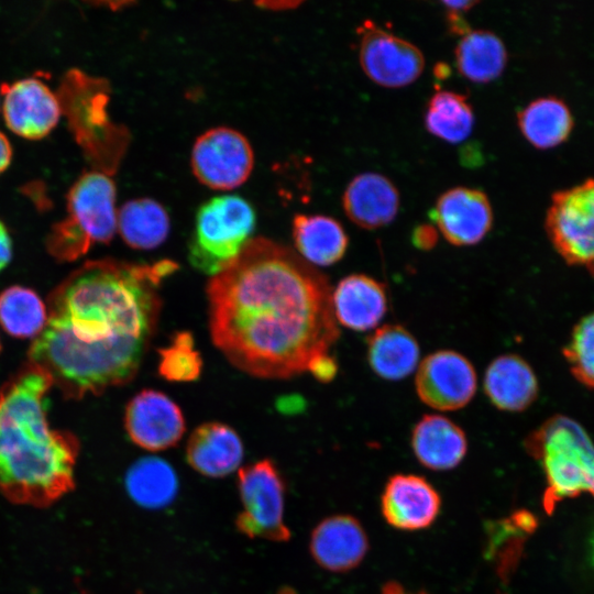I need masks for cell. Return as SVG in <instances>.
<instances>
[{
    "label": "cell",
    "mask_w": 594,
    "mask_h": 594,
    "mask_svg": "<svg viewBox=\"0 0 594 594\" xmlns=\"http://www.w3.org/2000/svg\"><path fill=\"white\" fill-rule=\"evenodd\" d=\"M1 94V92H0Z\"/></svg>",
    "instance_id": "ab89813d"
},
{
    "label": "cell",
    "mask_w": 594,
    "mask_h": 594,
    "mask_svg": "<svg viewBox=\"0 0 594 594\" xmlns=\"http://www.w3.org/2000/svg\"><path fill=\"white\" fill-rule=\"evenodd\" d=\"M366 346L370 367L381 378L403 380L419 365V344L402 324L389 323L377 328L367 338Z\"/></svg>",
    "instance_id": "7402d4cb"
},
{
    "label": "cell",
    "mask_w": 594,
    "mask_h": 594,
    "mask_svg": "<svg viewBox=\"0 0 594 594\" xmlns=\"http://www.w3.org/2000/svg\"><path fill=\"white\" fill-rule=\"evenodd\" d=\"M446 9V20L449 32L459 36H463L471 31L468 22L463 18V13L477 4V1L458 0L442 1Z\"/></svg>",
    "instance_id": "1f68e13d"
},
{
    "label": "cell",
    "mask_w": 594,
    "mask_h": 594,
    "mask_svg": "<svg viewBox=\"0 0 594 594\" xmlns=\"http://www.w3.org/2000/svg\"><path fill=\"white\" fill-rule=\"evenodd\" d=\"M292 233L298 255L312 266L339 262L349 245L342 224L329 216L297 213Z\"/></svg>",
    "instance_id": "603a6c76"
},
{
    "label": "cell",
    "mask_w": 594,
    "mask_h": 594,
    "mask_svg": "<svg viewBox=\"0 0 594 594\" xmlns=\"http://www.w3.org/2000/svg\"><path fill=\"white\" fill-rule=\"evenodd\" d=\"M124 428L133 443L155 452L176 446L186 425L180 408L168 396L143 389L127 405Z\"/></svg>",
    "instance_id": "4fadbf2b"
},
{
    "label": "cell",
    "mask_w": 594,
    "mask_h": 594,
    "mask_svg": "<svg viewBox=\"0 0 594 594\" xmlns=\"http://www.w3.org/2000/svg\"><path fill=\"white\" fill-rule=\"evenodd\" d=\"M363 72L380 86L399 88L415 81L424 70L421 51L410 42L366 20L358 29Z\"/></svg>",
    "instance_id": "30bf717a"
},
{
    "label": "cell",
    "mask_w": 594,
    "mask_h": 594,
    "mask_svg": "<svg viewBox=\"0 0 594 594\" xmlns=\"http://www.w3.org/2000/svg\"><path fill=\"white\" fill-rule=\"evenodd\" d=\"M51 377L28 362L0 389V493L16 504L46 506L74 484L78 441L47 418Z\"/></svg>",
    "instance_id": "3957f363"
},
{
    "label": "cell",
    "mask_w": 594,
    "mask_h": 594,
    "mask_svg": "<svg viewBox=\"0 0 594 594\" xmlns=\"http://www.w3.org/2000/svg\"><path fill=\"white\" fill-rule=\"evenodd\" d=\"M1 95L4 123L22 139L35 141L47 136L63 116L58 94L37 77L3 85Z\"/></svg>",
    "instance_id": "7c38bea8"
},
{
    "label": "cell",
    "mask_w": 594,
    "mask_h": 594,
    "mask_svg": "<svg viewBox=\"0 0 594 594\" xmlns=\"http://www.w3.org/2000/svg\"><path fill=\"white\" fill-rule=\"evenodd\" d=\"M337 322L354 331L374 329L387 312L385 286L365 274L343 277L332 292Z\"/></svg>",
    "instance_id": "e0dca14e"
},
{
    "label": "cell",
    "mask_w": 594,
    "mask_h": 594,
    "mask_svg": "<svg viewBox=\"0 0 594 594\" xmlns=\"http://www.w3.org/2000/svg\"><path fill=\"white\" fill-rule=\"evenodd\" d=\"M517 118L522 135L540 150L559 145L568 139L573 128L569 108L554 97L534 100L518 113Z\"/></svg>",
    "instance_id": "484cf974"
},
{
    "label": "cell",
    "mask_w": 594,
    "mask_h": 594,
    "mask_svg": "<svg viewBox=\"0 0 594 594\" xmlns=\"http://www.w3.org/2000/svg\"><path fill=\"white\" fill-rule=\"evenodd\" d=\"M125 488L134 503L158 509L174 501L178 480L174 469L163 459L146 457L134 462L125 475Z\"/></svg>",
    "instance_id": "4316f807"
},
{
    "label": "cell",
    "mask_w": 594,
    "mask_h": 594,
    "mask_svg": "<svg viewBox=\"0 0 594 594\" xmlns=\"http://www.w3.org/2000/svg\"><path fill=\"white\" fill-rule=\"evenodd\" d=\"M238 490L242 510L235 519L237 529L249 538L287 541L290 532L284 520L285 482L276 465L264 459L241 468Z\"/></svg>",
    "instance_id": "52a82bcc"
},
{
    "label": "cell",
    "mask_w": 594,
    "mask_h": 594,
    "mask_svg": "<svg viewBox=\"0 0 594 594\" xmlns=\"http://www.w3.org/2000/svg\"><path fill=\"white\" fill-rule=\"evenodd\" d=\"M206 296L213 344L254 377L302 374L340 334L327 277L267 238H252L211 276Z\"/></svg>",
    "instance_id": "6da1fadb"
},
{
    "label": "cell",
    "mask_w": 594,
    "mask_h": 594,
    "mask_svg": "<svg viewBox=\"0 0 594 594\" xmlns=\"http://www.w3.org/2000/svg\"><path fill=\"white\" fill-rule=\"evenodd\" d=\"M526 449L544 471L548 510L583 492L594 496V443L578 421L563 415L550 417L528 436Z\"/></svg>",
    "instance_id": "5b68a950"
},
{
    "label": "cell",
    "mask_w": 594,
    "mask_h": 594,
    "mask_svg": "<svg viewBox=\"0 0 594 594\" xmlns=\"http://www.w3.org/2000/svg\"><path fill=\"white\" fill-rule=\"evenodd\" d=\"M416 459L427 469L448 471L458 466L468 452L463 429L442 415H425L410 438Z\"/></svg>",
    "instance_id": "44dd1931"
},
{
    "label": "cell",
    "mask_w": 594,
    "mask_h": 594,
    "mask_svg": "<svg viewBox=\"0 0 594 594\" xmlns=\"http://www.w3.org/2000/svg\"><path fill=\"white\" fill-rule=\"evenodd\" d=\"M117 187L112 174L84 172L66 195V217L56 222L45 245L61 262H73L96 243H108L117 231Z\"/></svg>",
    "instance_id": "277c9868"
},
{
    "label": "cell",
    "mask_w": 594,
    "mask_h": 594,
    "mask_svg": "<svg viewBox=\"0 0 594 594\" xmlns=\"http://www.w3.org/2000/svg\"><path fill=\"white\" fill-rule=\"evenodd\" d=\"M563 355L572 375L584 386L594 388V312L575 324Z\"/></svg>",
    "instance_id": "4dcf8cb0"
},
{
    "label": "cell",
    "mask_w": 594,
    "mask_h": 594,
    "mask_svg": "<svg viewBox=\"0 0 594 594\" xmlns=\"http://www.w3.org/2000/svg\"><path fill=\"white\" fill-rule=\"evenodd\" d=\"M170 220L162 204L152 198H135L117 212V231L132 249L152 250L168 237Z\"/></svg>",
    "instance_id": "cb8c5ba5"
},
{
    "label": "cell",
    "mask_w": 594,
    "mask_h": 594,
    "mask_svg": "<svg viewBox=\"0 0 594 594\" xmlns=\"http://www.w3.org/2000/svg\"><path fill=\"white\" fill-rule=\"evenodd\" d=\"M314 377L322 383L330 382L338 372V364L329 353L316 358L308 366Z\"/></svg>",
    "instance_id": "d6a6232c"
},
{
    "label": "cell",
    "mask_w": 594,
    "mask_h": 594,
    "mask_svg": "<svg viewBox=\"0 0 594 594\" xmlns=\"http://www.w3.org/2000/svg\"><path fill=\"white\" fill-rule=\"evenodd\" d=\"M369 540L360 521L350 515H333L321 520L309 541L311 557L330 572H346L358 566L367 553Z\"/></svg>",
    "instance_id": "2e32d148"
},
{
    "label": "cell",
    "mask_w": 594,
    "mask_h": 594,
    "mask_svg": "<svg viewBox=\"0 0 594 594\" xmlns=\"http://www.w3.org/2000/svg\"><path fill=\"white\" fill-rule=\"evenodd\" d=\"M258 6H262L263 8L265 9H268V10H285V9H290V8H296L300 4V2H297V1H282V2H278V1H274V2H270V1H263V2H260L257 3Z\"/></svg>",
    "instance_id": "8d00e7d4"
},
{
    "label": "cell",
    "mask_w": 594,
    "mask_h": 594,
    "mask_svg": "<svg viewBox=\"0 0 594 594\" xmlns=\"http://www.w3.org/2000/svg\"><path fill=\"white\" fill-rule=\"evenodd\" d=\"M384 594H426V593H422V592H418V593L408 592V591L404 590L403 587H400L399 585L391 583V584H387L386 588L384 590Z\"/></svg>",
    "instance_id": "74e56055"
},
{
    "label": "cell",
    "mask_w": 594,
    "mask_h": 594,
    "mask_svg": "<svg viewBox=\"0 0 594 594\" xmlns=\"http://www.w3.org/2000/svg\"><path fill=\"white\" fill-rule=\"evenodd\" d=\"M416 393L427 406L452 411L465 407L474 397L477 378L472 363L453 350L428 354L418 365Z\"/></svg>",
    "instance_id": "8fae6325"
},
{
    "label": "cell",
    "mask_w": 594,
    "mask_h": 594,
    "mask_svg": "<svg viewBox=\"0 0 594 594\" xmlns=\"http://www.w3.org/2000/svg\"><path fill=\"white\" fill-rule=\"evenodd\" d=\"M342 206L354 224L374 230L394 220L399 208V194L387 177L377 173H363L346 186Z\"/></svg>",
    "instance_id": "ac0fdd59"
},
{
    "label": "cell",
    "mask_w": 594,
    "mask_h": 594,
    "mask_svg": "<svg viewBox=\"0 0 594 594\" xmlns=\"http://www.w3.org/2000/svg\"><path fill=\"white\" fill-rule=\"evenodd\" d=\"M546 230L557 252L594 276V179L552 196Z\"/></svg>",
    "instance_id": "ba28073f"
},
{
    "label": "cell",
    "mask_w": 594,
    "mask_h": 594,
    "mask_svg": "<svg viewBox=\"0 0 594 594\" xmlns=\"http://www.w3.org/2000/svg\"><path fill=\"white\" fill-rule=\"evenodd\" d=\"M47 321V306L32 289L11 286L0 293V326L16 338H36Z\"/></svg>",
    "instance_id": "83f0119b"
},
{
    "label": "cell",
    "mask_w": 594,
    "mask_h": 594,
    "mask_svg": "<svg viewBox=\"0 0 594 594\" xmlns=\"http://www.w3.org/2000/svg\"><path fill=\"white\" fill-rule=\"evenodd\" d=\"M454 58L464 78L483 84L501 76L507 63V52L503 41L493 32L471 30L461 36Z\"/></svg>",
    "instance_id": "d4e9b609"
},
{
    "label": "cell",
    "mask_w": 594,
    "mask_h": 594,
    "mask_svg": "<svg viewBox=\"0 0 594 594\" xmlns=\"http://www.w3.org/2000/svg\"><path fill=\"white\" fill-rule=\"evenodd\" d=\"M256 222L252 205L238 195L216 196L197 210L188 258L213 276L230 264L252 239Z\"/></svg>",
    "instance_id": "8992f818"
},
{
    "label": "cell",
    "mask_w": 594,
    "mask_h": 594,
    "mask_svg": "<svg viewBox=\"0 0 594 594\" xmlns=\"http://www.w3.org/2000/svg\"><path fill=\"white\" fill-rule=\"evenodd\" d=\"M190 166L197 180L213 190H231L248 180L254 167L253 148L244 134L216 127L195 141Z\"/></svg>",
    "instance_id": "9c48e42d"
},
{
    "label": "cell",
    "mask_w": 594,
    "mask_h": 594,
    "mask_svg": "<svg viewBox=\"0 0 594 594\" xmlns=\"http://www.w3.org/2000/svg\"><path fill=\"white\" fill-rule=\"evenodd\" d=\"M411 241L420 250H430L437 244L438 232L430 224H419L413 230Z\"/></svg>",
    "instance_id": "836d02e7"
},
{
    "label": "cell",
    "mask_w": 594,
    "mask_h": 594,
    "mask_svg": "<svg viewBox=\"0 0 594 594\" xmlns=\"http://www.w3.org/2000/svg\"><path fill=\"white\" fill-rule=\"evenodd\" d=\"M12 155V145L6 134L0 131V175L10 166Z\"/></svg>",
    "instance_id": "d590c367"
},
{
    "label": "cell",
    "mask_w": 594,
    "mask_h": 594,
    "mask_svg": "<svg viewBox=\"0 0 594 594\" xmlns=\"http://www.w3.org/2000/svg\"><path fill=\"white\" fill-rule=\"evenodd\" d=\"M177 268L172 260L86 262L50 295L29 362L70 399L129 383L158 324L162 283Z\"/></svg>",
    "instance_id": "7a4b0ae2"
},
{
    "label": "cell",
    "mask_w": 594,
    "mask_h": 594,
    "mask_svg": "<svg viewBox=\"0 0 594 594\" xmlns=\"http://www.w3.org/2000/svg\"><path fill=\"white\" fill-rule=\"evenodd\" d=\"M474 114L465 96L440 90L429 100L425 125L435 136L449 143L465 140L472 132Z\"/></svg>",
    "instance_id": "f1b7e54d"
},
{
    "label": "cell",
    "mask_w": 594,
    "mask_h": 594,
    "mask_svg": "<svg viewBox=\"0 0 594 594\" xmlns=\"http://www.w3.org/2000/svg\"><path fill=\"white\" fill-rule=\"evenodd\" d=\"M590 559L591 563L594 566V532L592 534L590 538Z\"/></svg>",
    "instance_id": "f35d334b"
},
{
    "label": "cell",
    "mask_w": 594,
    "mask_h": 594,
    "mask_svg": "<svg viewBox=\"0 0 594 594\" xmlns=\"http://www.w3.org/2000/svg\"><path fill=\"white\" fill-rule=\"evenodd\" d=\"M13 253V245L10 233L0 220V272L10 263Z\"/></svg>",
    "instance_id": "e575fe53"
},
{
    "label": "cell",
    "mask_w": 594,
    "mask_h": 594,
    "mask_svg": "<svg viewBox=\"0 0 594 594\" xmlns=\"http://www.w3.org/2000/svg\"><path fill=\"white\" fill-rule=\"evenodd\" d=\"M440 507L441 498L436 488L416 474L393 475L381 497L386 522L405 531L429 527L437 519Z\"/></svg>",
    "instance_id": "9a60e30c"
},
{
    "label": "cell",
    "mask_w": 594,
    "mask_h": 594,
    "mask_svg": "<svg viewBox=\"0 0 594 594\" xmlns=\"http://www.w3.org/2000/svg\"><path fill=\"white\" fill-rule=\"evenodd\" d=\"M430 218L449 243L466 246L479 243L488 233L493 211L483 191L460 186L438 198Z\"/></svg>",
    "instance_id": "5bb4252c"
},
{
    "label": "cell",
    "mask_w": 594,
    "mask_h": 594,
    "mask_svg": "<svg viewBox=\"0 0 594 594\" xmlns=\"http://www.w3.org/2000/svg\"><path fill=\"white\" fill-rule=\"evenodd\" d=\"M158 373L170 382H193L200 376L202 359L195 348L191 333L174 334L168 346L160 351Z\"/></svg>",
    "instance_id": "f546056e"
},
{
    "label": "cell",
    "mask_w": 594,
    "mask_h": 594,
    "mask_svg": "<svg viewBox=\"0 0 594 594\" xmlns=\"http://www.w3.org/2000/svg\"><path fill=\"white\" fill-rule=\"evenodd\" d=\"M483 388L497 409L518 413L537 399L539 385L532 367L517 354H502L486 367Z\"/></svg>",
    "instance_id": "ffe728a7"
},
{
    "label": "cell",
    "mask_w": 594,
    "mask_h": 594,
    "mask_svg": "<svg viewBox=\"0 0 594 594\" xmlns=\"http://www.w3.org/2000/svg\"><path fill=\"white\" fill-rule=\"evenodd\" d=\"M242 459L241 438L226 424H202L188 438L186 460L201 475L227 476L240 466Z\"/></svg>",
    "instance_id": "d6986e66"
}]
</instances>
